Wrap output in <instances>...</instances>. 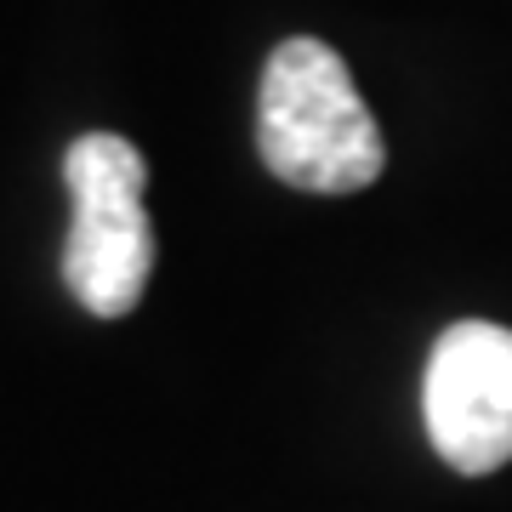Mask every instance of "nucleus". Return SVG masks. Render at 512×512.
I'll return each instance as SVG.
<instances>
[{
  "label": "nucleus",
  "instance_id": "nucleus-1",
  "mask_svg": "<svg viewBox=\"0 0 512 512\" xmlns=\"http://www.w3.org/2000/svg\"><path fill=\"white\" fill-rule=\"evenodd\" d=\"M256 148L279 183L308 194H359L387 165L382 126L342 52L313 35L279 40L268 57L256 97Z\"/></svg>",
  "mask_w": 512,
  "mask_h": 512
},
{
  "label": "nucleus",
  "instance_id": "nucleus-2",
  "mask_svg": "<svg viewBox=\"0 0 512 512\" xmlns=\"http://www.w3.org/2000/svg\"><path fill=\"white\" fill-rule=\"evenodd\" d=\"M74 217L63 239V279L97 319H120L143 302L154 274V228L143 211L148 160L120 131H86L63 154Z\"/></svg>",
  "mask_w": 512,
  "mask_h": 512
},
{
  "label": "nucleus",
  "instance_id": "nucleus-3",
  "mask_svg": "<svg viewBox=\"0 0 512 512\" xmlns=\"http://www.w3.org/2000/svg\"><path fill=\"white\" fill-rule=\"evenodd\" d=\"M427 439L456 473L484 478L512 461V330L461 319L433 342L421 382Z\"/></svg>",
  "mask_w": 512,
  "mask_h": 512
}]
</instances>
